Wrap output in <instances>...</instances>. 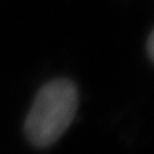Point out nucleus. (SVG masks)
<instances>
[{"mask_svg":"<svg viewBox=\"0 0 154 154\" xmlns=\"http://www.w3.org/2000/svg\"><path fill=\"white\" fill-rule=\"evenodd\" d=\"M78 105V89L72 81L59 78L45 83L25 120L27 140L38 149L56 143L72 124Z\"/></svg>","mask_w":154,"mask_h":154,"instance_id":"f257e3e1","label":"nucleus"},{"mask_svg":"<svg viewBox=\"0 0 154 154\" xmlns=\"http://www.w3.org/2000/svg\"><path fill=\"white\" fill-rule=\"evenodd\" d=\"M147 53H149V56H150V59L153 60V63H154V30L150 33V35H149V38H147Z\"/></svg>","mask_w":154,"mask_h":154,"instance_id":"f03ea898","label":"nucleus"}]
</instances>
